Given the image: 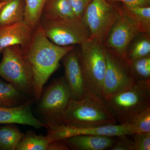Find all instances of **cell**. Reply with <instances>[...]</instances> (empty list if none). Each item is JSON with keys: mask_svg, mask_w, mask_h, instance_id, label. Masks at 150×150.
<instances>
[{"mask_svg": "<svg viewBox=\"0 0 150 150\" xmlns=\"http://www.w3.org/2000/svg\"><path fill=\"white\" fill-rule=\"evenodd\" d=\"M71 99V92L64 77L57 78L43 89L38 112L43 117H57L64 111Z\"/></svg>", "mask_w": 150, "mask_h": 150, "instance_id": "obj_9", "label": "cell"}, {"mask_svg": "<svg viewBox=\"0 0 150 150\" xmlns=\"http://www.w3.org/2000/svg\"><path fill=\"white\" fill-rule=\"evenodd\" d=\"M39 23L47 38L58 46L79 45L90 38L83 18L54 17L42 14Z\"/></svg>", "mask_w": 150, "mask_h": 150, "instance_id": "obj_4", "label": "cell"}, {"mask_svg": "<svg viewBox=\"0 0 150 150\" xmlns=\"http://www.w3.org/2000/svg\"><path fill=\"white\" fill-rule=\"evenodd\" d=\"M108 3L122 2L142 7L150 6V0H106Z\"/></svg>", "mask_w": 150, "mask_h": 150, "instance_id": "obj_29", "label": "cell"}, {"mask_svg": "<svg viewBox=\"0 0 150 150\" xmlns=\"http://www.w3.org/2000/svg\"><path fill=\"white\" fill-rule=\"evenodd\" d=\"M47 0H25L23 20L34 29L40 22L43 8Z\"/></svg>", "mask_w": 150, "mask_h": 150, "instance_id": "obj_23", "label": "cell"}, {"mask_svg": "<svg viewBox=\"0 0 150 150\" xmlns=\"http://www.w3.org/2000/svg\"><path fill=\"white\" fill-rule=\"evenodd\" d=\"M93 0H84L85 2V4H86V6H87L89 4H90Z\"/></svg>", "mask_w": 150, "mask_h": 150, "instance_id": "obj_31", "label": "cell"}, {"mask_svg": "<svg viewBox=\"0 0 150 150\" xmlns=\"http://www.w3.org/2000/svg\"><path fill=\"white\" fill-rule=\"evenodd\" d=\"M140 33L136 23L123 9V13L112 25L103 45L117 56L127 59L129 44Z\"/></svg>", "mask_w": 150, "mask_h": 150, "instance_id": "obj_10", "label": "cell"}, {"mask_svg": "<svg viewBox=\"0 0 150 150\" xmlns=\"http://www.w3.org/2000/svg\"><path fill=\"white\" fill-rule=\"evenodd\" d=\"M105 56L106 70L102 89L104 100L128 89L136 83L129 60L117 56L105 47Z\"/></svg>", "mask_w": 150, "mask_h": 150, "instance_id": "obj_8", "label": "cell"}, {"mask_svg": "<svg viewBox=\"0 0 150 150\" xmlns=\"http://www.w3.org/2000/svg\"><path fill=\"white\" fill-rule=\"evenodd\" d=\"M67 145L62 140H56L51 142L48 150H69Z\"/></svg>", "mask_w": 150, "mask_h": 150, "instance_id": "obj_30", "label": "cell"}, {"mask_svg": "<svg viewBox=\"0 0 150 150\" xmlns=\"http://www.w3.org/2000/svg\"><path fill=\"white\" fill-rule=\"evenodd\" d=\"M49 144L46 136L37 135L30 130L24 134L16 150H48Z\"/></svg>", "mask_w": 150, "mask_h": 150, "instance_id": "obj_21", "label": "cell"}, {"mask_svg": "<svg viewBox=\"0 0 150 150\" xmlns=\"http://www.w3.org/2000/svg\"><path fill=\"white\" fill-rule=\"evenodd\" d=\"M34 30L24 20L0 27V54L8 46L18 45L24 50L30 43Z\"/></svg>", "mask_w": 150, "mask_h": 150, "instance_id": "obj_14", "label": "cell"}, {"mask_svg": "<svg viewBox=\"0 0 150 150\" xmlns=\"http://www.w3.org/2000/svg\"><path fill=\"white\" fill-rule=\"evenodd\" d=\"M74 48V45L60 46L51 42L39 23L34 30L30 43L23 50V58L32 70L34 101L40 100L43 86L59 69L62 58Z\"/></svg>", "mask_w": 150, "mask_h": 150, "instance_id": "obj_1", "label": "cell"}, {"mask_svg": "<svg viewBox=\"0 0 150 150\" xmlns=\"http://www.w3.org/2000/svg\"><path fill=\"white\" fill-rule=\"evenodd\" d=\"M116 137L97 135H79L62 140L69 150H110Z\"/></svg>", "mask_w": 150, "mask_h": 150, "instance_id": "obj_15", "label": "cell"}, {"mask_svg": "<svg viewBox=\"0 0 150 150\" xmlns=\"http://www.w3.org/2000/svg\"><path fill=\"white\" fill-rule=\"evenodd\" d=\"M131 135L116 137L114 144L110 150H134L133 137Z\"/></svg>", "mask_w": 150, "mask_h": 150, "instance_id": "obj_27", "label": "cell"}, {"mask_svg": "<svg viewBox=\"0 0 150 150\" xmlns=\"http://www.w3.org/2000/svg\"><path fill=\"white\" fill-rule=\"evenodd\" d=\"M123 10L134 20L140 31L150 33V7H142L122 3Z\"/></svg>", "mask_w": 150, "mask_h": 150, "instance_id": "obj_18", "label": "cell"}, {"mask_svg": "<svg viewBox=\"0 0 150 150\" xmlns=\"http://www.w3.org/2000/svg\"><path fill=\"white\" fill-rule=\"evenodd\" d=\"M129 61L131 72L136 80L150 82V55Z\"/></svg>", "mask_w": 150, "mask_h": 150, "instance_id": "obj_24", "label": "cell"}, {"mask_svg": "<svg viewBox=\"0 0 150 150\" xmlns=\"http://www.w3.org/2000/svg\"><path fill=\"white\" fill-rule=\"evenodd\" d=\"M43 119L48 126L47 129L89 128L118 124L115 115L104 100L88 96L80 100L71 99L62 114L53 118L43 117Z\"/></svg>", "mask_w": 150, "mask_h": 150, "instance_id": "obj_2", "label": "cell"}, {"mask_svg": "<svg viewBox=\"0 0 150 150\" xmlns=\"http://www.w3.org/2000/svg\"><path fill=\"white\" fill-rule=\"evenodd\" d=\"M33 98L24 104L13 107H0V124H19L32 126L35 129H47L48 126L33 114L31 107Z\"/></svg>", "mask_w": 150, "mask_h": 150, "instance_id": "obj_13", "label": "cell"}, {"mask_svg": "<svg viewBox=\"0 0 150 150\" xmlns=\"http://www.w3.org/2000/svg\"><path fill=\"white\" fill-rule=\"evenodd\" d=\"M30 98L13 85L0 80V107H13L24 104Z\"/></svg>", "mask_w": 150, "mask_h": 150, "instance_id": "obj_17", "label": "cell"}, {"mask_svg": "<svg viewBox=\"0 0 150 150\" xmlns=\"http://www.w3.org/2000/svg\"><path fill=\"white\" fill-rule=\"evenodd\" d=\"M42 14L54 17H76L68 0H47Z\"/></svg>", "mask_w": 150, "mask_h": 150, "instance_id": "obj_22", "label": "cell"}, {"mask_svg": "<svg viewBox=\"0 0 150 150\" xmlns=\"http://www.w3.org/2000/svg\"><path fill=\"white\" fill-rule=\"evenodd\" d=\"M2 53L0 77L25 95L33 98L32 70L23 58L21 46L18 45L8 46Z\"/></svg>", "mask_w": 150, "mask_h": 150, "instance_id": "obj_6", "label": "cell"}, {"mask_svg": "<svg viewBox=\"0 0 150 150\" xmlns=\"http://www.w3.org/2000/svg\"><path fill=\"white\" fill-rule=\"evenodd\" d=\"M24 134L14 124L0 126V150H16Z\"/></svg>", "mask_w": 150, "mask_h": 150, "instance_id": "obj_19", "label": "cell"}, {"mask_svg": "<svg viewBox=\"0 0 150 150\" xmlns=\"http://www.w3.org/2000/svg\"><path fill=\"white\" fill-rule=\"evenodd\" d=\"M122 13L119 2L93 0L87 6L82 17L90 31V38L103 45L110 28Z\"/></svg>", "mask_w": 150, "mask_h": 150, "instance_id": "obj_7", "label": "cell"}, {"mask_svg": "<svg viewBox=\"0 0 150 150\" xmlns=\"http://www.w3.org/2000/svg\"><path fill=\"white\" fill-rule=\"evenodd\" d=\"M68 1L72 9L75 17L82 18L86 7L84 0H68Z\"/></svg>", "mask_w": 150, "mask_h": 150, "instance_id": "obj_28", "label": "cell"}, {"mask_svg": "<svg viewBox=\"0 0 150 150\" xmlns=\"http://www.w3.org/2000/svg\"><path fill=\"white\" fill-rule=\"evenodd\" d=\"M79 45L78 52L84 80L85 96L104 100L102 89L106 67L105 47L90 38Z\"/></svg>", "mask_w": 150, "mask_h": 150, "instance_id": "obj_3", "label": "cell"}, {"mask_svg": "<svg viewBox=\"0 0 150 150\" xmlns=\"http://www.w3.org/2000/svg\"><path fill=\"white\" fill-rule=\"evenodd\" d=\"M149 55H150V33H140L129 44L127 59L131 61Z\"/></svg>", "mask_w": 150, "mask_h": 150, "instance_id": "obj_20", "label": "cell"}, {"mask_svg": "<svg viewBox=\"0 0 150 150\" xmlns=\"http://www.w3.org/2000/svg\"><path fill=\"white\" fill-rule=\"evenodd\" d=\"M25 0H0V27L23 20Z\"/></svg>", "mask_w": 150, "mask_h": 150, "instance_id": "obj_16", "label": "cell"}, {"mask_svg": "<svg viewBox=\"0 0 150 150\" xmlns=\"http://www.w3.org/2000/svg\"><path fill=\"white\" fill-rule=\"evenodd\" d=\"M47 130L46 137L50 143L53 141L63 140L76 135H97L119 137L132 135L129 123L89 128L56 127L48 129Z\"/></svg>", "mask_w": 150, "mask_h": 150, "instance_id": "obj_11", "label": "cell"}, {"mask_svg": "<svg viewBox=\"0 0 150 150\" xmlns=\"http://www.w3.org/2000/svg\"><path fill=\"white\" fill-rule=\"evenodd\" d=\"M128 123L132 135L150 132V106L143 109Z\"/></svg>", "mask_w": 150, "mask_h": 150, "instance_id": "obj_25", "label": "cell"}, {"mask_svg": "<svg viewBox=\"0 0 150 150\" xmlns=\"http://www.w3.org/2000/svg\"><path fill=\"white\" fill-rule=\"evenodd\" d=\"M119 124L128 123L150 106V82L136 81L130 88L105 100Z\"/></svg>", "mask_w": 150, "mask_h": 150, "instance_id": "obj_5", "label": "cell"}, {"mask_svg": "<svg viewBox=\"0 0 150 150\" xmlns=\"http://www.w3.org/2000/svg\"><path fill=\"white\" fill-rule=\"evenodd\" d=\"M134 150H150V132L132 134Z\"/></svg>", "mask_w": 150, "mask_h": 150, "instance_id": "obj_26", "label": "cell"}, {"mask_svg": "<svg viewBox=\"0 0 150 150\" xmlns=\"http://www.w3.org/2000/svg\"><path fill=\"white\" fill-rule=\"evenodd\" d=\"M61 61L64 67V78L71 92V99H83L85 96V88L78 49L74 48L67 53Z\"/></svg>", "mask_w": 150, "mask_h": 150, "instance_id": "obj_12", "label": "cell"}]
</instances>
